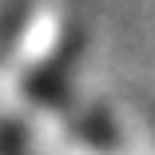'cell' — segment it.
<instances>
[{"label":"cell","instance_id":"cell-1","mask_svg":"<svg viewBox=\"0 0 155 155\" xmlns=\"http://www.w3.org/2000/svg\"><path fill=\"white\" fill-rule=\"evenodd\" d=\"M60 119H64L68 131H72L84 147H91V151H115V147H119V127H115V119H111V111H107L104 104H84V100H76Z\"/></svg>","mask_w":155,"mask_h":155},{"label":"cell","instance_id":"cell-2","mask_svg":"<svg viewBox=\"0 0 155 155\" xmlns=\"http://www.w3.org/2000/svg\"><path fill=\"white\" fill-rule=\"evenodd\" d=\"M32 12H36V0H4V4H0V64H4L12 56V48L20 44Z\"/></svg>","mask_w":155,"mask_h":155},{"label":"cell","instance_id":"cell-3","mask_svg":"<svg viewBox=\"0 0 155 155\" xmlns=\"http://www.w3.org/2000/svg\"><path fill=\"white\" fill-rule=\"evenodd\" d=\"M143 115H147V123H151V131H155V107H147Z\"/></svg>","mask_w":155,"mask_h":155}]
</instances>
